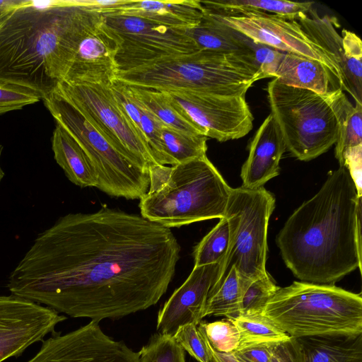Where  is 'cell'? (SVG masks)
Instances as JSON below:
<instances>
[{
  "mask_svg": "<svg viewBox=\"0 0 362 362\" xmlns=\"http://www.w3.org/2000/svg\"><path fill=\"white\" fill-rule=\"evenodd\" d=\"M180 253L169 228L104 206L64 215L39 234L7 288L71 317L117 320L160 300Z\"/></svg>",
  "mask_w": 362,
  "mask_h": 362,
  "instance_id": "cell-1",
  "label": "cell"
},
{
  "mask_svg": "<svg viewBox=\"0 0 362 362\" xmlns=\"http://www.w3.org/2000/svg\"><path fill=\"white\" fill-rule=\"evenodd\" d=\"M361 197L344 166L288 217L276 243L300 281L334 284L361 271Z\"/></svg>",
  "mask_w": 362,
  "mask_h": 362,
  "instance_id": "cell-2",
  "label": "cell"
},
{
  "mask_svg": "<svg viewBox=\"0 0 362 362\" xmlns=\"http://www.w3.org/2000/svg\"><path fill=\"white\" fill-rule=\"evenodd\" d=\"M102 19L85 1L27 0L0 23V82L47 98L81 39Z\"/></svg>",
  "mask_w": 362,
  "mask_h": 362,
  "instance_id": "cell-3",
  "label": "cell"
},
{
  "mask_svg": "<svg viewBox=\"0 0 362 362\" xmlns=\"http://www.w3.org/2000/svg\"><path fill=\"white\" fill-rule=\"evenodd\" d=\"M263 78L250 57L200 49L117 72L116 81L158 91L229 95H245Z\"/></svg>",
  "mask_w": 362,
  "mask_h": 362,
  "instance_id": "cell-4",
  "label": "cell"
},
{
  "mask_svg": "<svg viewBox=\"0 0 362 362\" xmlns=\"http://www.w3.org/2000/svg\"><path fill=\"white\" fill-rule=\"evenodd\" d=\"M267 90L270 114L286 150L302 161L316 158L335 144L346 112L353 105L341 88L320 94L288 86L274 78Z\"/></svg>",
  "mask_w": 362,
  "mask_h": 362,
  "instance_id": "cell-5",
  "label": "cell"
},
{
  "mask_svg": "<svg viewBox=\"0 0 362 362\" xmlns=\"http://www.w3.org/2000/svg\"><path fill=\"white\" fill-rule=\"evenodd\" d=\"M262 315L294 338L362 334V297L334 284L294 281L281 288Z\"/></svg>",
  "mask_w": 362,
  "mask_h": 362,
  "instance_id": "cell-6",
  "label": "cell"
},
{
  "mask_svg": "<svg viewBox=\"0 0 362 362\" xmlns=\"http://www.w3.org/2000/svg\"><path fill=\"white\" fill-rule=\"evenodd\" d=\"M206 156L172 166L168 180L140 200L141 216L166 228L224 217L231 191Z\"/></svg>",
  "mask_w": 362,
  "mask_h": 362,
  "instance_id": "cell-7",
  "label": "cell"
},
{
  "mask_svg": "<svg viewBox=\"0 0 362 362\" xmlns=\"http://www.w3.org/2000/svg\"><path fill=\"white\" fill-rule=\"evenodd\" d=\"M57 123L87 154L97 177L96 187L109 196L141 199L148 191L149 173L121 154L57 90L43 99Z\"/></svg>",
  "mask_w": 362,
  "mask_h": 362,
  "instance_id": "cell-8",
  "label": "cell"
},
{
  "mask_svg": "<svg viewBox=\"0 0 362 362\" xmlns=\"http://www.w3.org/2000/svg\"><path fill=\"white\" fill-rule=\"evenodd\" d=\"M274 207V195L264 187L231 189L224 216L229 226V245L215 284L232 267L251 281L267 273V228Z\"/></svg>",
  "mask_w": 362,
  "mask_h": 362,
  "instance_id": "cell-9",
  "label": "cell"
},
{
  "mask_svg": "<svg viewBox=\"0 0 362 362\" xmlns=\"http://www.w3.org/2000/svg\"><path fill=\"white\" fill-rule=\"evenodd\" d=\"M56 90L124 156L147 171L156 163L148 146L117 103L111 85L62 81Z\"/></svg>",
  "mask_w": 362,
  "mask_h": 362,
  "instance_id": "cell-10",
  "label": "cell"
},
{
  "mask_svg": "<svg viewBox=\"0 0 362 362\" xmlns=\"http://www.w3.org/2000/svg\"><path fill=\"white\" fill-rule=\"evenodd\" d=\"M102 14V13H101ZM105 25L116 38L118 72L136 69L163 58L200 50L187 30L134 16L103 13Z\"/></svg>",
  "mask_w": 362,
  "mask_h": 362,
  "instance_id": "cell-11",
  "label": "cell"
},
{
  "mask_svg": "<svg viewBox=\"0 0 362 362\" xmlns=\"http://www.w3.org/2000/svg\"><path fill=\"white\" fill-rule=\"evenodd\" d=\"M167 93L176 109L207 138L238 139L252 129L254 117L245 95Z\"/></svg>",
  "mask_w": 362,
  "mask_h": 362,
  "instance_id": "cell-12",
  "label": "cell"
},
{
  "mask_svg": "<svg viewBox=\"0 0 362 362\" xmlns=\"http://www.w3.org/2000/svg\"><path fill=\"white\" fill-rule=\"evenodd\" d=\"M202 6L204 13L213 19L241 33L254 42L282 52L293 53L322 62L337 76L331 62L322 50L310 40L298 21H288L260 11H228Z\"/></svg>",
  "mask_w": 362,
  "mask_h": 362,
  "instance_id": "cell-13",
  "label": "cell"
},
{
  "mask_svg": "<svg viewBox=\"0 0 362 362\" xmlns=\"http://www.w3.org/2000/svg\"><path fill=\"white\" fill-rule=\"evenodd\" d=\"M298 23L331 62L341 89L354 98L355 103L362 105V42L359 37L346 29H343L340 35L335 26V18L321 16L313 8Z\"/></svg>",
  "mask_w": 362,
  "mask_h": 362,
  "instance_id": "cell-14",
  "label": "cell"
},
{
  "mask_svg": "<svg viewBox=\"0 0 362 362\" xmlns=\"http://www.w3.org/2000/svg\"><path fill=\"white\" fill-rule=\"evenodd\" d=\"M27 362H139V355L124 341L107 335L98 322L90 321L43 341L39 351Z\"/></svg>",
  "mask_w": 362,
  "mask_h": 362,
  "instance_id": "cell-15",
  "label": "cell"
},
{
  "mask_svg": "<svg viewBox=\"0 0 362 362\" xmlns=\"http://www.w3.org/2000/svg\"><path fill=\"white\" fill-rule=\"evenodd\" d=\"M66 317L55 310L15 295H0V362L18 356L42 341Z\"/></svg>",
  "mask_w": 362,
  "mask_h": 362,
  "instance_id": "cell-16",
  "label": "cell"
},
{
  "mask_svg": "<svg viewBox=\"0 0 362 362\" xmlns=\"http://www.w3.org/2000/svg\"><path fill=\"white\" fill-rule=\"evenodd\" d=\"M223 262L194 267L185 281L159 310L156 322L158 333L173 337L185 325H199L204 317L206 300L219 278Z\"/></svg>",
  "mask_w": 362,
  "mask_h": 362,
  "instance_id": "cell-17",
  "label": "cell"
},
{
  "mask_svg": "<svg viewBox=\"0 0 362 362\" xmlns=\"http://www.w3.org/2000/svg\"><path fill=\"white\" fill-rule=\"evenodd\" d=\"M117 49L116 38L102 19L81 39L62 81L112 85L118 72L115 62Z\"/></svg>",
  "mask_w": 362,
  "mask_h": 362,
  "instance_id": "cell-18",
  "label": "cell"
},
{
  "mask_svg": "<svg viewBox=\"0 0 362 362\" xmlns=\"http://www.w3.org/2000/svg\"><path fill=\"white\" fill-rule=\"evenodd\" d=\"M286 151L281 133L269 114L250 142L249 155L241 168V187L258 189L276 177L279 174V162Z\"/></svg>",
  "mask_w": 362,
  "mask_h": 362,
  "instance_id": "cell-19",
  "label": "cell"
},
{
  "mask_svg": "<svg viewBox=\"0 0 362 362\" xmlns=\"http://www.w3.org/2000/svg\"><path fill=\"white\" fill-rule=\"evenodd\" d=\"M274 78L280 83L325 94L341 88L334 71L322 62L284 52Z\"/></svg>",
  "mask_w": 362,
  "mask_h": 362,
  "instance_id": "cell-20",
  "label": "cell"
},
{
  "mask_svg": "<svg viewBox=\"0 0 362 362\" xmlns=\"http://www.w3.org/2000/svg\"><path fill=\"white\" fill-rule=\"evenodd\" d=\"M108 13L134 16L173 28L189 29L199 24L204 9L199 0H126L124 4L104 13Z\"/></svg>",
  "mask_w": 362,
  "mask_h": 362,
  "instance_id": "cell-21",
  "label": "cell"
},
{
  "mask_svg": "<svg viewBox=\"0 0 362 362\" xmlns=\"http://www.w3.org/2000/svg\"><path fill=\"white\" fill-rule=\"evenodd\" d=\"M54 158L66 177L80 187H95L98 180L87 154L78 141L57 123L52 136Z\"/></svg>",
  "mask_w": 362,
  "mask_h": 362,
  "instance_id": "cell-22",
  "label": "cell"
},
{
  "mask_svg": "<svg viewBox=\"0 0 362 362\" xmlns=\"http://www.w3.org/2000/svg\"><path fill=\"white\" fill-rule=\"evenodd\" d=\"M187 32L199 49L245 55L254 59L249 38L215 21L204 11L199 24Z\"/></svg>",
  "mask_w": 362,
  "mask_h": 362,
  "instance_id": "cell-23",
  "label": "cell"
},
{
  "mask_svg": "<svg viewBox=\"0 0 362 362\" xmlns=\"http://www.w3.org/2000/svg\"><path fill=\"white\" fill-rule=\"evenodd\" d=\"M304 362H362V334L297 338Z\"/></svg>",
  "mask_w": 362,
  "mask_h": 362,
  "instance_id": "cell-24",
  "label": "cell"
},
{
  "mask_svg": "<svg viewBox=\"0 0 362 362\" xmlns=\"http://www.w3.org/2000/svg\"><path fill=\"white\" fill-rule=\"evenodd\" d=\"M251 282L243 278L235 267H232L226 277L211 289L204 317L224 316L231 320L238 317L242 296Z\"/></svg>",
  "mask_w": 362,
  "mask_h": 362,
  "instance_id": "cell-25",
  "label": "cell"
},
{
  "mask_svg": "<svg viewBox=\"0 0 362 362\" xmlns=\"http://www.w3.org/2000/svg\"><path fill=\"white\" fill-rule=\"evenodd\" d=\"M207 8L222 11H255L274 14L279 18L298 21L312 8L313 2L279 0L200 1Z\"/></svg>",
  "mask_w": 362,
  "mask_h": 362,
  "instance_id": "cell-26",
  "label": "cell"
},
{
  "mask_svg": "<svg viewBox=\"0 0 362 362\" xmlns=\"http://www.w3.org/2000/svg\"><path fill=\"white\" fill-rule=\"evenodd\" d=\"M128 86L132 93L164 126L189 134L202 135L199 129L176 109L167 92Z\"/></svg>",
  "mask_w": 362,
  "mask_h": 362,
  "instance_id": "cell-27",
  "label": "cell"
},
{
  "mask_svg": "<svg viewBox=\"0 0 362 362\" xmlns=\"http://www.w3.org/2000/svg\"><path fill=\"white\" fill-rule=\"evenodd\" d=\"M161 139L167 165L172 166L206 156L207 137L187 134L167 126Z\"/></svg>",
  "mask_w": 362,
  "mask_h": 362,
  "instance_id": "cell-28",
  "label": "cell"
},
{
  "mask_svg": "<svg viewBox=\"0 0 362 362\" xmlns=\"http://www.w3.org/2000/svg\"><path fill=\"white\" fill-rule=\"evenodd\" d=\"M232 320L240 334L239 345L235 351L252 345L278 343L290 337L262 314L238 315Z\"/></svg>",
  "mask_w": 362,
  "mask_h": 362,
  "instance_id": "cell-29",
  "label": "cell"
},
{
  "mask_svg": "<svg viewBox=\"0 0 362 362\" xmlns=\"http://www.w3.org/2000/svg\"><path fill=\"white\" fill-rule=\"evenodd\" d=\"M229 240L228 222L223 217L194 247L192 252L194 267L223 261L228 249Z\"/></svg>",
  "mask_w": 362,
  "mask_h": 362,
  "instance_id": "cell-30",
  "label": "cell"
},
{
  "mask_svg": "<svg viewBox=\"0 0 362 362\" xmlns=\"http://www.w3.org/2000/svg\"><path fill=\"white\" fill-rule=\"evenodd\" d=\"M197 329L209 345L216 352L233 353L240 341V334L232 320L226 318L211 322H200Z\"/></svg>",
  "mask_w": 362,
  "mask_h": 362,
  "instance_id": "cell-31",
  "label": "cell"
},
{
  "mask_svg": "<svg viewBox=\"0 0 362 362\" xmlns=\"http://www.w3.org/2000/svg\"><path fill=\"white\" fill-rule=\"evenodd\" d=\"M279 288L268 272L252 281L242 296L238 315L262 314Z\"/></svg>",
  "mask_w": 362,
  "mask_h": 362,
  "instance_id": "cell-32",
  "label": "cell"
},
{
  "mask_svg": "<svg viewBox=\"0 0 362 362\" xmlns=\"http://www.w3.org/2000/svg\"><path fill=\"white\" fill-rule=\"evenodd\" d=\"M139 362H185V353L173 337L156 333L139 351Z\"/></svg>",
  "mask_w": 362,
  "mask_h": 362,
  "instance_id": "cell-33",
  "label": "cell"
},
{
  "mask_svg": "<svg viewBox=\"0 0 362 362\" xmlns=\"http://www.w3.org/2000/svg\"><path fill=\"white\" fill-rule=\"evenodd\" d=\"M362 144V105L355 103L348 110L335 143V158L339 166L345 151Z\"/></svg>",
  "mask_w": 362,
  "mask_h": 362,
  "instance_id": "cell-34",
  "label": "cell"
},
{
  "mask_svg": "<svg viewBox=\"0 0 362 362\" xmlns=\"http://www.w3.org/2000/svg\"><path fill=\"white\" fill-rule=\"evenodd\" d=\"M177 343L198 362H209L208 346L195 324L180 327L173 337Z\"/></svg>",
  "mask_w": 362,
  "mask_h": 362,
  "instance_id": "cell-35",
  "label": "cell"
},
{
  "mask_svg": "<svg viewBox=\"0 0 362 362\" xmlns=\"http://www.w3.org/2000/svg\"><path fill=\"white\" fill-rule=\"evenodd\" d=\"M41 98L25 88L0 82V115L21 110L23 107L39 102Z\"/></svg>",
  "mask_w": 362,
  "mask_h": 362,
  "instance_id": "cell-36",
  "label": "cell"
},
{
  "mask_svg": "<svg viewBox=\"0 0 362 362\" xmlns=\"http://www.w3.org/2000/svg\"><path fill=\"white\" fill-rule=\"evenodd\" d=\"M250 47L253 54L255 63L263 78H274L284 52L264 45L255 43L250 39Z\"/></svg>",
  "mask_w": 362,
  "mask_h": 362,
  "instance_id": "cell-37",
  "label": "cell"
},
{
  "mask_svg": "<svg viewBox=\"0 0 362 362\" xmlns=\"http://www.w3.org/2000/svg\"><path fill=\"white\" fill-rule=\"evenodd\" d=\"M269 362H304L301 346L297 338L274 344Z\"/></svg>",
  "mask_w": 362,
  "mask_h": 362,
  "instance_id": "cell-38",
  "label": "cell"
},
{
  "mask_svg": "<svg viewBox=\"0 0 362 362\" xmlns=\"http://www.w3.org/2000/svg\"><path fill=\"white\" fill-rule=\"evenodd\" d=\"M362 144L348 148L343 154L340 166L345 167L351 175L359 196L361 197Z\"/></svg>",
  "mask_w": 362,
  "mask_h": 362,
  "instance_id": "cell-39",
  "label": "cell"
},
{
  "mask_svg": "<svg viewBox=\"0 0 362 362\" xmlns=\"http://www.w3.org/2000/svg\"><path fill=\"white\" fill-rule=\"evenodd\" d=\"M274 344L252 345L236 351L233 354L237 358L247 362H269Z\"/></svg>",
  "mask_w": 362,
  "mask_h": 362,
  "instance_id": "cell-40",
  "label": "cell"
},
{
  "mask_svg": "<svg viewBox=\"0 0 362 362\" xmlns=\"http://www.w3.org/2000/svg\"><path fill=\"white\" fill-rule=\"evenodd\" d=\"M171 170L172 166L168 167L157 163L150 165L148 168L150 185L147 192H154L165 184L169 179Z\"/></svg>",
  "mask_w": 362,
  "mask_h": 362,
  "instance_id": "cell-41",
  "label": "cell"
},
{
  "mask_svg": "<svg viewBox=\"0 0 362 362\" xmlns=\"http://www.w3.org/2000/svg\"><path fill=\"white\" fill-rule=\"evenodd\" d=\"M205 341L209 351L210 358L209 362H240L233 353L223 354L216 352L209 345L206 340Z\"/></svg>",
  "mask_w": 362,
  "mask_h": 362,
  "instance_id": "cell-42",
  "label": "cell"
},
{
  "mask_svg": "<svg viewBox=\"0 0 362 362\" xmlns=\"http://www.w3.org/2000/svg\"><path fill=\"white\" fill-rule=\"evenodd\" d=\"M27 0H0V22L13 9Z\"/></svg>",
  "mask_w": 362,
  "mask_h": 362,
  "instance_id": "cell-43",
  "label": "cell"
},
{
  "mask_svg": "<svg viewBox=\"0 0 362 362\" xmlns=\"http://www.w3.org/2000/svg\"><path fill=\"white\" fill-rule=\"evenodd\" d=\"M2 150H3V146L1 144H0V183L5 175V173L1 167V153H2Z\"/></svg>",
  "mask_w": 362,
  "mask_h": 362,
  "instance_id": "cell-44",
  "label": "cell"
},
{
  "mask_svg": "<svg viewBox=\"0 0 362 362\" xmlns=\"http://www.w3.org/2000/svg\"><path fill=\"white\" fill-rule=\"evenodd\" d=\"M238 360L240 362H247V361H243V360H241V359H238Z\"/></svg>",
  "mask_w": 362,
  "mask_h": 362,
  "instance_id": "cell-45",
  "label": "cell"
},
{
  "mask_svg": "<svg viewBox=\"0 0 362 362\" xmlns=\"http://www.w3.org/2000/svg\"><path fill=\"white\" fill-rule=\"evenodd\" d=\"M1 23V22H0Z\"/></svg>",
  "mask_w": 362,
  "mask_h": 362,
  "instance_id": "cell-46",
  "label": "cell"
}]
</instances>
